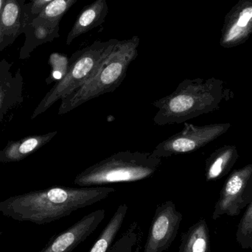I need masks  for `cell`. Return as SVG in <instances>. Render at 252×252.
Masks as SVG:
<instances>
[{"mask_svg":"<svg viewBox=\"0 0 252 252\" xmlns=\"http://www.w3.org/2000/svg\"><path fill=\"white\" fill-rule=\"evenodd\" d=\"M116 189L109 187H53L0 201V213L18 221L43 225L103 201Z\"/></svg>","mask_w":252,"mask_h":252,"instance_id":"1","label":"cell"},{"mask_svg":"<svg viewBox=\"0 0 252 252\" xmlns=\"http://www.w3.org/2000/svg\"><path fill=\"white\" fill-rule=\"evenodd\" d=\"M233 97L224 81L219 78L185 79L171 94L153 102L158 109L153 121L158 126L184 124L218 110Z\"/></svg>","mask_w":252,"mask_h":252,"instance_id":"2","label":"cell"},{"mask_svg":"<svg viewBox=\"0 0 252 252\" xmlns=\"http://www.w3.org/2000/svg\"><path fill=\"white\" fill-rule=\"evenodd\" d=\"M140 38L134 35L120 41L97 73L67 97L62 99L59 115H63L96 97L113 93L122 84L130 63L138 56Z\"/></svg>","mask_w":252,"mask_h":252,"instance_id":"3","label":"cell"},{"mask_svg":"<svg viewBox=\"0 0 252 252\" xmlns=\"http://www.w3.org/2000/svg\"><path fill=\"white\" fill-rule=\"evenodd\" d=\"M161 163V158L152 153L119 151L78 173L73 184L79 187H100L139 182L154 176Z\"/></svg>","mask_w":252,"mask_h":252,"instance_id":"4","label":"cell"},{"mask_svg":"<svg viewBox=\"0 0 252 252\" xmlns=\"http://www.w3.org/2000/svg\"><path fill=\"white\" fill-rule=\"evenodd\" d=\"M119 41L115 38L106 41H95L72 54L64 75L40 102L32 114V119L45 112L58 100L67 97L91 79Z\"/></svg>","mask_w":252,"mask_h":252,"instance_id":"5","label":"cell"},{"mask_svg":"<svg viewBox=\"0 0 252 252\" xmlns=\"http://www.w3.org/2000/svg\"><path fill=\"white\" fill-rule=\"evenodd\" d=\"M184 124L181 131L156 146L151 152L153 155L162 158L198 151L226 133L232 126L229 123L205 126Z\"/></svg>","mask_w":252,"mask_h":252,"instance_id":"6","label":"cell"},{"mask_svg":"<svg viewBox=\"0 0 252 252\" xmlns=\"http://www.w3.org/2000/svg\"><path fill=\"white\" fill-rule=\"evenodd\" d=\"M252 200V163L235 169L226 179L215 205L213 220L239 216Z\"/></svg>","mask_w":252,"mask_h":252,"instance_id":"7","label":"cell"},{"mask_svg":"<svg viewBox=\"0 0 252 252\" xmlns=\"http://www.w3.org/2000/svg\"><path fill=\"white\" fill-rule=\"evenodd\" d=\"M183 216L172 201H164L156 209L144 246L143 252H164L178 235Z\"/></svg>","mask_w":252,"mask_h":252,"instance_id":"8","label":"cell"},{"mask_svg":"<svg viewBox=\"0 0 252 252\" xmlns=\"http://www.w3.org/2000/svg\"><path fill=\"white\" fill-rule=\"evenodd\" d=\"M106 216L104 210H97L84 216L59 235L53 236L39 252H72L98 227Z\"/></svg>","mask_w":252,"mask_h":252,"instance_id":"9","label":"cell"},{"mask_svg":"<svg viewBox=\"0 0 252 252\" xmlns=\"http://www.w3.org/2000/svg\"><path fill=\"white\" fill-rule=\"evenodd\" d=\"M252 35V0H239L225 16L220 44L232 48L244 44Z\"/></svg>","mask_w":252,"mask_h":252,"instance_id":"10","label":"cell"},{"mask_svg":"<svg viewBox=\"0 0 252 252\" xmlns=\"http://www.w3.org/2000/svg\"><path fill=\"white\" fill-rule=\"evenodd\" d=\"M108 13L109 6L106 0H96L84 7L78 14L72 29L68 34L66 44L69 45L80 35L102 25Z\"/></svg>","mask_w":252,"mask_h":252,"instance_id":"11","label":"cell"},{"mask_svg":"<svg viewBox=\"0 0 252 252\" xmlns=\"http://www.w3.org/2000/svg\"><path fill=\"white\" fill-rule=\"evenodd\" d=\"M23 78L13 76L7 68L0 67V122L9 110L23 101Z\"/></svg>","mask_w":252,"mask_h":252,"instance_id":"12","label":"cell"},{"mask_svg":"<svg viewBox=\"0 0 252 252\" xmlns=\"http://www.w3.org/2000/svg\"><path fill=\"white\" fill-rule=\"evenodd\" d=\"M58 131L49 132L42 135L23 138L16 142H9L0 150V164L18 161L40 149L57 135Z\"/></svg>","mask_w":252,"mask_h":252,"instance_id":"13","label":"cell"},{"mask_svg":"<svg viewBox=\"0 0 252 252\" xmlns=\"http://www.w3.org/2000/svg\"><path fill=\"white\" fill-rule=\"evenodd\" d=\"M238 158L239 154L235 145H223L216 150L206 160V181L214 182L227 175Z\"/></svg>","mask_w":252,"mask_h":252,"instance_id":"14","label":"cell"},{"mask_svg":"<svg viewBox=\"0 0 252 252\" xmlns=\"http://www.w3.org/2000/svg\"><path fill=\"white\" fill-rule=\"evenodd\" d=\"M210 230L204 219L191 226L181 238V244L178 252H210Z\"/></svg>","mask_w":252,"mask_h":252,"instance_id":"15","label":"cell"},{"mask_svg":"<svg viewBox=\"0 0 252 252\" xmlns=\"http://www.w3.org/2000/svg\"><path fill=\"white\" fill-rule=\"evenodd\" d=\"M127 210L128 207L126 204L118 206L110 220L100 232L98 238L89 252H107L122 228Z\"/></svg>","mask_w":252,"mask_h":252,"instance_id":"16","label":"cell"},{"mask_svg":"<svg viewBox=\"0 0 252 252\" xmlns=\"http://www.w3.org/2000/svg\"><path fill=\"white\" fill-rule=\"evenodd\" d=\"M20 28V7L18 0H4L0 13V42L15 35Z\"/></svg>","mask_w":252,"mask_h":252,"instance_id":"17","label":"cell"},{"mask_svg":"<svg viewBox=\"0 0 252 252\" xmlns=\"http://www.w3.org/2000/svg\"><path fill=\"white\" fill-rule=\"evenodd\" d=\"M142 242V229L139 223L135 221L112 244L107 252H140Z\"/></svg>","mask_w":252,"mask_h":252,"instance_id":"18","label":"cell"},{"mask_svg":"<svg viewBox=\"0 0 252 252\" xmlns=\"http://www.w3.org/2000/svg\"><path fill=\"white\" fill-rule=\"evenodd\" d=\"M78 0H53L47 4L34 19L33 25H59L63 15Z\"/></svg>","mask_w":252,"mask_h":252,"instance_id":"19","label":"cell"},{"mask_svg":"<svg viewBox=\"0 0 252 252\" xmlns=\"http://www.w3.org/2000/svg\"><path fill=\"white\" fill-rule=\"evenodd\" d=\"M236 241L244 250H252V200L240 220Z\"/></svg>","mask_w":252,"mask_h":252,"instance_id":"20","label":"cell"},{"mask_svg":"<svg viewBox=\"0 0 252 252\" xmlns=\"http://www.w3.org/2000/svg\"><path fill=\"white\" fill-rule=\"evenodd\" d=\"M50 63L53 66V77L55 79L60 80L64 75V73L62 72L61 66L68 65L69 60L62 55L58 53H53L50 56Z\"/></svg>","mask_w":252,"mask_h":252,"instance_id":"21","label":"cell"},{"mask_svg":"<svg viewBox=\"0 0 252 252\" xmlns=\"http://www.w3.org/2000/svg\"><path fill=\"white\" fill-rule=\"evenodd\" d=\"M53 0H32L31 6V13L33 15H38L44 7Z\"/></svg>","mask_w":252,"mask_h":252,"instance_id":"22","label":"cell"},{"mask_svg":"<svg viewBox=\"0 0 252 252\" xmlns=\"http://www.w3.org/2000/svg\"><path fill=\"white\" fill-rule=\"evenodd\" d=\"M4 0H0V13L2 10L3 5H4Z\"/></svg>","mask_w":252,"mask_h":252,"instance_id":"23","label":"cell"},{"mask_svg":"<svg viewBox=\"0 0 252 252\" xmlns=\"http://www.w3.org/2000/svg\"><path fill=\"white\" fill-rule=\"evenodd\" d=\"M1 235H2V232H1V231H0V238H1Z\"/></svg>","mask_w":252,"mask_h":252,"instance_id":"24","label":"cell"}]
</instances>
